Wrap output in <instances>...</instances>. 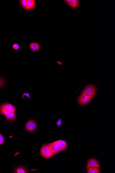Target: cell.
Returning a JSON list of instances; mask_svg holds the SVG:
<instances>
[{
  "label": "cell",
  "mask_w": 115,
  "mask_h": 173,
  "mask_svg": "<svg viewBox=\"0 0 115 173\" xmlns=\"http://www.w3.org/2000/svg\"><path fill=\"white\" fill-rule=\"evenodd\" d=\"M6 111L15 112L16 108L13 105L9 103L2 104L0 106V113L2 115H4V112Z\"/></svg>",
  "instance_id": "obj_2"
},
{
  "label": "cell",
  "mask_w": 115,
  "mask_h": 173,
  "mask_svg": "<svg viewBox=\"0 0 115 173\" xmlns=\"http://www.w3.org/2000/svg\"><path fill=\"white\" fill-rule=\"evenodd\" d=\"M30 49L33 51L37 52L40 49V45L37 42H32L29 46Z\"/></svg>",
  "instance_id": "obj_10"
},
{
  "label": "cell",
  "mask_w": 115,
  "mask_h": 173,
  "mask_svg": "<svg viewBox=\"0 0 115 173\" xmlns=\"http://www.w3.org/2000/svg\"><path fill=\"white\" fill-rule=\"evenodd\" d=\"M57 141V142L58 143H62L65 144H67V143L64 140H59Z\"/></svg>",
  "instance_id": "obj_22"
},
{
  "label": "cell",
  "mask_w": 115,
  "mask_h": 173,
  "mask_svg": "<svg viewBox=\"0 0 115 173\" xmlns=\"http://www.w3.org/2000/svg\"><path fill=\"white\" fill-rule=\"evenodd\" d=\"M88 173H99L100 170L97 167H92L87 169V170Z\"/></svg>",
  "instance_id": "obj_12"
},
{
  "label": "cell",
  "mask_w": 115,
  "mask_h": 173,
  "mask_svg": "<svg viewBox=\"0 0 115 173\" xmlns=\"http://www.w3.org/2000/svg\"><path fill=\"white\" fill-rule=\"evenodd\" d=\"M37 127V123L34 120H30L27 122L25 127L27 131L32 132L34 131Z\"/></svg>",
  "instance_id": "obj_6"
},
{
  "label": "cell",
  "mask_w": 115,
  "mask_h": 173,
  "mask_svg": "<svg viewBox=\"0 0 115 173\" xmlns=\"http://www.w3.org/2000/svg\"><path fill=\"white\" fill-rule=\"evenodd\" d=\"M55 142L57 143L58 146L60 147L63 150L66 149L67 148V144H65L62 143H58L57 141H55Z\"/></svg>",
  "instance_id": "obj_15"
},
{
  "label": "cell",
  "mask_w": 115,
  "mask_h": 173,
  "mask_svg": "<svg viewBox=\"0 0 115 173\" xmlns=\"http://www.w3.org/2000/svg\"><path fill=\"white\" fill-rule=\"evenodd\" d=\"M94 95H86L78 100V103L80 106H85L94 97Z\"/></svg>",
  "instance_id": "obj_5"
},
{
  "label": "cell",
  "mask_w": 115,
  "mask_h": 173,
  "mask_svg": "<svg viewBox=\"0 0 115 173\" xmlns=\"http://www.w3.org/2000/svg\"><path fill=\"white\" fill-rule=\"evenodd\" d=\"M12 47L14 49L16 50H18L20 49V47L19 45L17 43L13 44Z\"/></svg>",
  "instance_id": "obj_16"
},
{
  "label": "cell",
  "mask_w": 115,
  "mask_h": 173,
  "mask_svg": "<svg viewBox=\"0 0 115 173\" xmlns=\"http://www.w3.org/2000/svg\"><path fill=\"white\" fill-rule=\"evenodd\" d=\"M72 1V0H64L63 1L67 5L69 6L71 4Z\"/></svg>",
  "instance_id": "obj_19"
},
{
  "label": "cell",
  "mask_w": 115,
  "mask_h": 173,
  "mask_svg": "<svg viewBox=\"0 0 115 173\" xmlns=\"http://www.w3.org/2000/svg\"><path fill=\"white\" fill-rule=\"evenodd\" d=\"M97 89L96 86L93 84H89L86 86L81 92L78 99L79 100L83 96L86 95H95L97 93Z\"/></svg>",
  "instance_id": "obj_1"
},
{
  "label": "cell",
  "mask_w": 115,
  "mask_h": 173,
  "mask_svg": "<svg viewBox=\"0 0 115 173\" xmlns=\"http://www.w3.org/2000/svg\"><path fill=\"white\" fill-rule=\"evenodd\" d=\"M35 0H26V7L27 10L34 9L36 7Z\"/></svg>",
  "instance_id": "obj_8"
},
{
  "label": "cell",
  "mask_w": 115,
  "mask_h": 173,
  "mask_svg": "<svg viewBox=\"0 0 115 173\" xmlns=\"http://www.w3.org/2000/svg\"><path fill=\"white\" fill-rule=\"evenodd\" d=\"M15 173H27V169L23 167H19L15 170Z\"/></svg>",
  "instance_id": "obj_13"
},
{
  "label": "cell",
  "mask_w": 115,
  "mask_h": 173,
  "mask_svg": "<svg viewBox=\"0 0 115 173\" xmlns=\"http://www.w3.org/2000/svg\"><path fill=\"white\" fill-rule=\"evenodd\" d=\"M4 84L5 82L3 79L0 78V87L2 86Z\"/></svg>",
  "instance_id": "obj_20"
},
{
  "label": "cell",
  "mask_w": 115,
  "mask_h": 173,
  "mask_svg": "<svg viewBox=\"0 0 115 173\" xmlns=\"http://www.w3.org/2000/svg\"><path fill=\"white\" fill-rule=\"evenodd\" d=\"M21 6L25 10H27L26 7V0H20L19 1Z\"/></svg>",
  "instance_id": "obj_14"
},
{
  "label": "cell",
  "mask_w": 115,
  "mask_h": 173,
  "mask_svg": "<svg viewBox=\"0 0 115 173\" xmlns=\"http://www.w3.org/2000/svg\"><path fill=\"white\" fill-rule=\"evenodd\" d=\"M26 97L27 98H30V96L29 95V94L28 93H25L23 94L22 95V97L23 99H24L25 97Z\"/></svg>",
  "instance_id": "obj_18"
},
{
  "label": "cell",
  "mask_w": 115,
  "mask_h": 173,
  "mask_svg": "<svg viewBox=\"0 0 115 173\" xmlns=\"http://www.w3.org/2000/svg\"><path fill=\"white\" fill-rule=\"evenodd\" d=\"M92 167H97L98 168L100 167V164L99 162L95 159H91L88 161L87 163L86 169Z\"/></svg>",
  "instance_id": "obj_7"
},
{
  "label": "cell",
  "mask_w": 115,
  "mask_h": 173,
  "mask_svg": "<svg viewBox=\"0 0 115 173\" xmlns=\"http://www.w3.org/2000/svg\"><path fill=\"white\" fill-rule=\"evenodd\" d=\"M79 0H72L71 4L69 6L73 9L76 10L79 5Z\"/></svg>",
  "instance_id": "obj_11"
},
{
  "label": "cell",
  "mask_w": 115,
  "mask_h": 173,
  "mask_svg": "<svg viewBox=\"0 0 115 173\" xmlns=\"http://www.w3.org/2000/svg\"><path fill=\"white\" fill-rule=\"evenodd\" d=\"M40 154L42 157L45 158H49L53 156L55 154H53L47 148L46 144L42 147L40 151Z\"/></svg>",
  "instance_id": "obj_4"
},
{
  "label": "cell",
  "mask_w": 115,
  "mask_h": 173,
  "mask_svg": "<svg viewBox=\"0 0 115 173\" xmlns=\"http://www.w3.org/2000/svg\"><path fill=\"white\" fill-rule=\"evenodd\" d=\"M46 145L47 148L50 150V152L55 154L63 150L58 146V144L55 142L53 143L46 144Z\"/></svg>",
  "instance_id": "obj_3"
},
{
  "label": "cell",
  "mask_w": 115,
  "mask_h": 173,
  "mask_svg": "<svg viewBox=\"0 0 115 173\" xmlns=\"http://www.w3.org/2000/svg\"><path fill=\"white\" fill-rule=\"evenodd\" d=\"M15 112L6 111L4 112V115L8 120L13 121L15 117Z\"/></svg>",
  "instance_id": "obj_9"
},
{
  "label": "cell",
  "mask_w": 115,
  "mask_h": 173,
  "mask_svg": "<svg viewBox=\"0 0 115 173\" xmlns=\"http://www.w3.org/2000/svg\"><path fill=\"white\" fill-rule=\"evenodd\" d=\"M4 138L3 136L0 133V145H2L4 142Z\"/></svg>",
  "instance_id": "obj_17"
},
{
  "label": "cell",
  "mask_w": 115,
  "mask_h": 173,
  "mask_svg": "<svg viewBox=\"0 0 115 173\" xmlns=\"http://www.w3.org/2000/svg\"><path fill=\"white\" fill-rule=\"evenodd\" d=\"M62 119H60L57 122V126H60L62 124Z\"/></svg>",
  "instance_id": "obj_21"
}]
</instances>
